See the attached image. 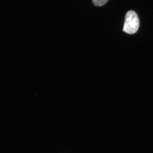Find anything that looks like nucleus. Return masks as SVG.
<instances>
[{
  "label": "nucleus",
  "mask_w": 153,
  "mask_h": 153,
  "mask_svg": "<svg viewBox=\"0 0 153 153\" xmlns=\"http://www.w3.org/2000/svg\"><path fill=\"white\" fill-rule=\"evenodd\" d=\"M108 0H92L93 4L97 6H102L106 4Z\"/></svg>",
  "instance_id": "2"
},
{
  "label": "nucleus",
  "mask_w": 153,
  "mask_h": 153,
  "mask_svg": "<svg viewBox=\"0 0 153 153\" xmlns=\"http://www.w3.org/2000/svg\"><path fill=\"white\" fill-rule=\"evenodd\" d=\"M139 21L138 16L135 11H129L126 13L123 31L129 34H134L138 30Z\"/></svg>",
  "instance_id": "1"
}]
</instances>
